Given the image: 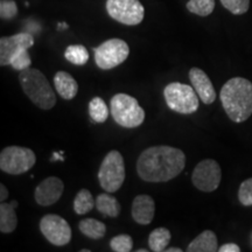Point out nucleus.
I'll list each match as a JSON object with an SVG mask.
<instances>
[{"mask_svg": "<svg viewBox=\"0 0 252 252\" xmlns=\"http://www.w3.org/2000/svg\"><path fill=\"white\" fill-rule=\"evenodd\" d=\"M55 90L61 98L65 100H70L75 98L78 93V84L76 80L70 74L65 71H58L54 76Z\"/></svg>", "mask_w": 252, "mask_h": 252, "instance_id": "obj_16", "label": "nucleus"}, {"mask_svg": "<svg viewBox=\"0 0 252 252\" xmlns=\"http://www.w3.org/2000/svg\"><path fill=\"white\" fill-rule=\"evenodd\" d=\"M172 234L166 228H157L149 236V245L154 252H162L168 247L171 242Z\"/></svg>", "mask_w": 252, "mask_h": 252, "instance_id": "obj_21", "label": "nucleus"}, {"mask_svg": "<svg viewBox=\"0 0 252 252\" xmlns=\"http://www.w3.org/2000/svg\"><path fill=\"white\" fill-rule=\"evenodd\" d=\"M34 46V37L30 33H19L0 39V65H9L12 56L21 48L30 49Z\"/></svg>", "mask_w": 252, "mask_h": 252, "instance_id": "obj_13", "label": "nucleus"}, {"mask_svg": "<svg viewBox=\"0 0 252 252\" xmlns=\"http://www.w3.org/2000/svg\"><path fill=\"white\" fill-rule=\"evenodd\" d=\"M40 230L47 241L55 247H63L71 241V228L63 217L48 214L40 220Z\"/></svg>", "mask_w": 252, "mask_h": 252, "instance_id": "obj_11", "label": "nucleus"}, {"mask_svg": "<svg viewBox=\"0 0 252 252\" xmlns=\"http://www.w3.org/2000/svg\"><path fill=\"white\" fill-rule=\"evenodd\" d=\"M96 208L103 216L111 217V219L118 217L122 210V207L121 204H119L117 198L112 196V195H110L109 193L99 194L98 196H97Z\"/></svg>", "mask_w": 252, "mask_h": 252, "instance_id": "obj_19", "label": "nucleus"}, {"mask_svg": "<svg viewBox=\"0 0 252 252\" xmlns=\"http://www.w3.org/2000/svg\"><path fill=\"white\" fill-rule=\"evenodd\" d=\"M138 252H149V250H146V249H141V250H138Z\"/></svg>", "mask_w": 252, "mask_h": 252, "instance_id": "obj_35", "label": "nucleus"}, {"mask_svg": "<svg viewBox=\"0 0 252 252\" xmlns=\"http://www.w3.org/2000/svg\"><path fill=\"white\" fill-rule=\"evenodd\" d=\"M32 60L30 56V53H28L27 48H21L19 49L15 54L12 56L11 62H9V65L14 69V70H25V69L31 68Z\"/></svg>", "mask_w": 252, "mask_h": 252, "instance_id": "obj_26", "label": "nucleus"}, {"mask_svg": "<svg viewBox=\"0 0 252 252\" xmlns=\"http://www.w3.org/2000/svg\"><path fill=\"white\" fill-rule=\"evenodd\" d=\"M19 82L25 94L37 108L42 110L54 108L56 104L55 91L39 69L27 68L21 70L19 74Z\"/></svg>", "mask_w": 252, "mask_h": 252, "instance_id": "obj_3", "label": "nucleus"}, {"mask_svg": "<svg viewBox=\"0 0 252 252\" xmlns=\"http://www.w3.org/2000/svg\"><path fill=\"white\" fill-rule=\"evenodd\" d=\"M219 251L220 252H239L241 251V248H239L237 244L228 243L219 248Z\"/></svg>", "mask_w": 252, "mask_h": 252, "instance_id": "obj_31", "label": "nucleus"}, {"mask_svg": "<svg viewBox=\"0 0 252 252\" xmlns=\"http://www.w3.org/2000/svg\"><path fill=\"white\" fill-rule=\"evenodd\" d=\"M78 229L87 237L91 239H100L106 234V225L94 219H84L78 223Z\"/></svg>", "mask_w": 252, "mask_h": 252, "instance_id": "obj_20", "label": "nucleus"}, {"mask_svg": "<svg viewBox=\"0 0 252 252\" xmlns=\"http://www.w3.org/2000/svg\"><path fill=\"white\" fill-rule=\"evenodd\" d=\"M110 110L100 97H94L89 103V115L94 122L102 124L108 119Z\"/></svg>", "mask_w": 252, "mask_h": 252, "instance_id": "obj_23", "label": "nucleus"}, {"mask_svg": "<svg viewBox=\"0 0 252 252\" xmlns=\"http://www.w3.org/2000/svg\"><path fill=\"white\" fill-rule=\"evenodd\" d=\"M18 206L17 201L7 203L1 202L0 204V231L2 234H11L13 232L18 224L15 207Z\"/></svg>", "mask_w": 252, "mask_h": 252, "instance_id": "obj_18", "label": "nucleus"}, {"mask_svg": "<svg viewBox=\"0 0 252 252\" xmlns=\"http://www.w3.org/2000/svg\"><path fill=\"white\" fill-rule=\"evenodd\" d=\"M186 166V154L176 147L153 146L140 154L137 172L146 182H167L176 178Z\"/></svg>", "mask_w": 252, "mask_h": 252, "instance_id": "obj_1", "label": "nucleus"}, {"mask_svg": "<svg viewBox=\"0 0 252 252\" xmlns=\"http://www.w3.org/2000/svg\"><path fill=\"white\" fill-rule=\"evenodd\" d=\"M163 96L168 108L181 115L196 112L200 104V97L194 88L180 82H173L166 86Z\"/></svg>", "mask_w": 252, "mask_h": 252, "instance_id": "obj_5", "label": "nucleus"}, {"mask_svg": "<svg viewBox=\"0 0 252 252\" xmlns=\"http://www.w3.org/2000/svg\"><path fill=\"white\" fill-rule=\"evenodd\" d=\"M238 200L243 206H252V178L242 182L238 190Z\"/></svg>", "mask_w": 252, "mask_h": 252, "instance_id": "obj_29", "label": "nucleus"}, {"mask_svg": "<svg viewBox=\"0 0 252 252\" xmlns=\"http://www.w3.org/2000/svg\"><path fill=\"white\" fill-rule=\"evenodd\" d=\"M125 180L124 158L118 151H110L100 163L98 181L100 187L108 193H115Z\"/></svg>", "mask_w": 252, "mask_h": 252, "instance_id": "obj_6", "label": "nucleus"}, {"mask_svg": "<svg viewBox=\"0 0 252 252\" xmlns=\"http://www.w3.org/2000/svg\"><path fill=\"white\" fill-rule=\"evenodd\" d=\"M189 81L204 104H212L215 102L216 91L206 72L201 70L200 68H191L189 70Z\"/></svg>", "mask_w": 252, "mask_h": 252, "instance_id": "obj_14", "label": "nucleus"}, {"mask_svg": "<svg viewBox=\"0 0 252 252\" xmlns=\"http://www.w3.org/2000/svg\"><path fill=\"white\" fill-rule=\"evenodd\" d=\"M64 58L72 64L83 65L89 61V52L82 45H71L65 49Z\"/></svg>", "mask_w": 252, "mask_h": 252, "instance_id": "obj_24", "label": "nucleus"}, {"mask_svg": "<svg viewBox=\"0 0 252 252\" xmlns=\"http://www.w3.org/2000/svg\"><path fill=\"white\" fill-rule=\"evenodd\" d=\"M110 113L113 121L126 128H134L143 124L145 111L134 97L126 94H117L110 102Z\"/></svg>", "mask_w": 252, "mask_h": 252, "instance_id": "obj_4", "label": "nucleus"}, {"mask_svg": "<svg viewBox=\"0 0 252 252\" xmlns=\"http://www.w3.org/2000/svg\"><path fill=\"white\" fill-rule=\"evenodd\" d=\"M188 252H215L219 251V242L215 232L206 230L201 232L187 248Z\"/></svg>", "mask_w": 252, "mask_h": 252, "instance_id": "obj_17", "label": "nucleus"}, {"mask_svg": "<svg viewBox=\"0 0 252 252\" xmlns=\"http://www.w3.org/2000/svg\"><path fill=\"white\" fill-rule=\"evenodd\" d=\"M220 2L229 12L236 15L247 13L250 7V0H220Z\"/></svg>", "mask_w": 252, "mask_h": 252, "instance_id": "obj_28", "label": "nucleus"}, {"mask_svg": "<svg viewBox=\"0 0 252 252\" xmlns=\"http://www.w3.org/2000/svg\"><path fill=\"white\" fill-rule=\"evenodd\" d=\"M215 8V0H189L187 9L193 14L200 17H208Z\"/></svg>", "mask_w": 252, "mask_h": 252, "instance_id": "obj_25", "label": "nucleus"}, {"mask_svg": "<svg viewBox=\"0 0 252 252\" xmlns=\"http://www.w3.org/2000/svg\"><path fill=\"white\" fill-rule=\"evenodd\" d=\"M220 102L228 117L243 123L252 115V83L247 78H230L220 89Z\"/></svg>", "mask_w": 252, "mask_h": 252, "instance_id": "obj_2", "label": "nucleus"}, {"mask_svg": "<svg viewBox=\"0 0 252 252\" xmlns=\"http://www.w3.org/2000/svg\"><path fill=\"white\" fill-rule=\"evenodd\" d=\"M18 6L14 0H1L0 1V18L2 20H11L17 17Z\"/></svg>", "mask_w": 252, "mask_h": 252, "instance_id": "obj_30", "label": "nucleus"}, {"mask_svg": "<svg viewBox=\"0 0 252 252\" xmlns=\"http://www.w3.org/2000/svg\"><path fill=\"white\" fill-rule=\"evenodd\" d=\"M130 47L122 39H110L94 48V62L102 70H110L126 61Z\"/></svg>", "mask_w": 252, "mask_h": 252, "instance_id": "obj_8", "label": "nucleus"}, {"mask_svg": "<svg viewBox=\"0 0 252 252\" xmlns=\"http://www.w3.org/2000/svg\"><path fill=\"white\" fill-rule=\"evenodd\" d=\"M106 11L113 20L135 26L143 21L145 8L139 0H108Z\"/></svg>", "mask_w": 252, "mask_h": 252, "instance_id": "obj_9", "label": "nucleus"}, {"mask_svg": "<svg viewBox=\"0 0 252 252\" xmlns=\"http://www.w3.org/2000/svg\"><path fill=\"white\" fill-rule=\"evenodd\" d=\"M8 197V190L7 188L5 187V185H0V201L1 202H5L6 198Z\"/></svg>", "mask_w": 252, "mask_h": 252, "instance_id": "obj_32", "label": "nucleus"}, {"mask_svg": "<svg viewBox=\"0 0 252 252\" xmlns=\"http://www.w3.org/2000/svg\"><path fill=\"white\" fill-rule=\"evenodd\" d=\"M35 162V153L27 147L8 146L0 153V169L7 174H23L30 171Z\"/></svg>", "mask_w": 252, "mask_h": 252, "instance_id": "obj_7", "label": "nucleus"}, {"mask_svg": "<svg viewBox=\"0 0 252 252\" xmlns=\"http://www.w3.org/2000/svg\"><path fill=\"white\" fill-rule=\"evenodd\" d=\"M165 251L166 252H182V249H180V248H169V249H166Z\"/></svg>", "mask_w": 252, "mask_h": 252, "instance_id": "obj_33", "label": "nucleus"}, {"mask_svg": "<svg viewBox=\"0 0 252 252\" xmlns=\"http://www.w3.org/2000/svg\"><path fill=\"white\" fill-rule=\"evenodd\" d=\"M55 160H63V158L59 153H54V156L52 158V161H55Z\"/></svg>", "mask_w": 252, "mask_h": 252, "instance_id": "obj_34", "label": "nucleus"}, {"mask_svg": "<svg viewBox=\"0 0 252 252\" xmlns=\"http://www.w3.org/2000/svg\"><path fill=\"white\" fill-rule=\"evenodd\" d=\"M96 207V200L88 189H81L74 200V210L77 215H86Z\"/></svg>", "mask_w": 252, "mask_h": 252, "instance_id": "obj_22", "label": "nucleus"}, {"mask_svg": "<svg viewBox=\"0 0 252 252\" xmlns=\"http://www.w3.org/2000/svg\"><path fill=\"white\" fill-rule=\"evenodd\" d=\"M63 190H64V185L61 179L49 176L36 186L34 198L39 206L49 207L61 198Z\"/></svg>", "mask_w": 252, "mask_h": 252, "instance_id": "obj_12", "label": "nucleus"}, {"mask_svg": "<svg viewBox=\"0 0 252 252\" xmlns=\"http://www.w3.org/2000/svg\"><path fill=\"white\" fill-rule=\"evenodd\" d=\"M222 172L215 160L206 159L198 162L191 174V182L198 190L204 193L216 190L220 184Z\"/></svg>", "mask_w": 252, "mask_h": 252, "instance_id": "obj_10", "label": "nucleus"}, {"mask_svg": "<svg viewBox=\"0 0 252 252\" xmlns=\"http://www.w3.org/2000/svg\"><path fill=\"white\" fill-rule=\"evenodd\" d=\"M110 248L115 252H130L133 248V239L130 235L115 236L110 241Z\"/></svg>", "mask_w": 252, "mask_h": 252, "instance_id": "obj_27", "label": "nucleus"}, {"mask_svg": "<svg viewBox=\"0 0 252 252\" xmlns=\"http://www.w3.org/2000/svg\"><path fill=\"white\" fill-rule=\"evenodd\" d=\"M132 217L138 224L149 225L156 215V203L150 195L141 194L132 202Z\"/></svg>", "mask_w": 252, "mask_h": 252, "instance_id": "obj_15", "label": "nucleus"}]
</instances>
